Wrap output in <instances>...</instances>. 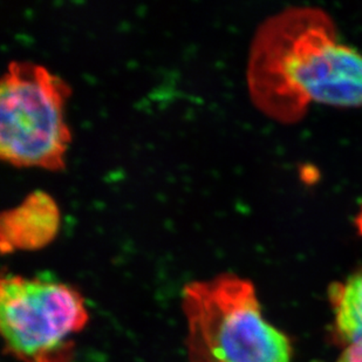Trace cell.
Masks as SVG:
<instances>
[{"label":"cell","mask_w":362,"mask_h":362,"mask_svg":"<svg viewBox=\"0 0 362 362\" xmlns=\"http://www.w3.org/2000/svg\"><path fill=\"white\" fill-rule=\"evenodd\" d=\"M246 83L253 105L281 123L298 122L313 103L362 107V53L322 8L288 7L257 28Z\"/></svg>","instance_id":"6da1fadb"},{"label":"cell","mask_w":362,"mask_h":362,"mask_svg":"<svg viewBox=\"0 0 362 362\" xmlns=\"http://www.w3.org/2000/svg\"><path fill=\"white\" fill-rule=\"evenodd\" d=\"M192 362H291L288 339L264 319L252 283L231 274L183 291Z\"/></svg>","instance_id":"7a4b0ae2"},{"label":"cell","mask_w":362,"mask_h":362,"mask_svg":"<svg viewBox=\"0 0 362 362\" xmlns=\"http://www.w3.org/2000/svg\"><path fill=\"white\" fill-rule=\"evenodd\" d=\"M71 86L47 67L12 60L0 82V156L19 168L65 169L72 134L66 122Z\"/></svg>","instance_id":"3957f363"},{"label":"cell","mask_w":362,"mask_h":362,"mask_svg":"<svg viewBox=\"0 0 362 362\" xmlns=\"http://www.w3.org/2000/svg\"><path fill=\"white\" fill-rule=\"evenodd\" d=\"M81 294L66 284L7 276L0 284V327L24 362H71L73 335L88 322Z\"/></svg>","instance_id":"277c9868"},{"label":"cell","mask_w":362,"mask_h":362,"mask_svg":"<svg viewBox=\"0 0 362 362\" xmlns=\"http://www.w3.org/2000/svg\"><path fill=\"white\" fill-rule=\"evenodd\" d=\"M59 226L60 210L57 202L47 192L35 190L21 204L1 214V251L41 249L54 240Z\"/></svg>","instance_id":"5b68a950"},{"label":"cell","mask_w":362,"mask_h":362,"mask_svg":"<svg viewBox=\"0 0 362 362\" xmlns=\"http://www.w3.org/2000/svg\"><path fill=\"white\" fill-rule=\"evenodd\" d=\"M329 299L340 338L351 345L362 341V271L332 285Z\"/></svg>","instance_id":"8992f818"},{"label":"cell","mask_w":362,"mask_h":362,"mask_svg":"<svg viewBox=\"0 0 362 362\" xmlns=\"http://www.w3.org/2000/svg\"><path fill=\"white\" fill-rule=\"evenodd\" d=\"M338 362H362V341L349 346Z\"/></svg>","instance_id":"52a82bcc"},{"label":"cell","mask_w":362,"mask_h":362,"mask_svg":"<svg viewBox=\"0 0 362 362\" xmlns=\"http://www.w3.org/2000/svg\"><path fill=\"white\" fill-rule=\"evenodd\" d=\"M358 228H359L360 233H362V211L358 217Z\"/></svg>","instance_id":"ba28073f"}]
</instances>
